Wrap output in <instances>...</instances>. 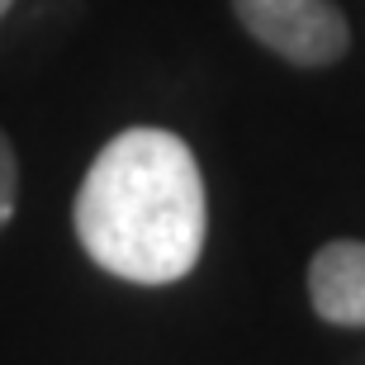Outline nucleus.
Returning <instances> with one entry per match:
<instances>
[{
	"label": "nucleus",
	"instance_id": "obj_1",
	"mask_svg": "<svg viewBox=\"0 0 365 365\" xmlns=\"http://www.w3.org/2000/svg\"><path fill=\"white\" fill-rule=\"evenodd\" d=\"M71 218L95 266L133 284H171L204 252L200 162L166 128H128L91 162Z\"/></svg>",
	"mask_w": 365,
	"mask_h": 365
},
{
	"label": "nucleus",
	"instance_id": "obj_2",
	"mask_svg": "<svg viewBox=\"0 0 365 365\" xmlns=\"http://www.w3.org/2000/svg\"><path fill=\"white\" fill-rule=\"evenodd\" d=\"M242 29L294 67H332L346 53V19L332 0H232Z\"/></svg>",
	"mask_w": 365,
	"mask_h": 365
},
{
	"label": "nucleus",
	"instance_id": "obj_3",
	"mask_svg": "<svg viewBox=\"0 0 365 365\" xmlns=\"http://www.w3.org/2000/svg\"><path fill=\"white\" fill-rule=\"evenodd\" d=\"M309 299L327 323L365 327V242H327L309 266Z\"/></svg>",
	"mask_w": 365,
	"mask_h": 365
},
{
	"label": "nucleus",
	"instance_id": "obj_4",
	"mask_svg": "<svg viewBox=\"0 0 365 365\" xmlns=\"http://www.w3.org/2000/svg\"><path fill=\"white\" fill-rule=\"evenodd\" d=\"M14 195H19V162H14L10 138L0 133V228L14 218Z\"/></svg>",
	"mask_w": 365,
	"mask_h": 365
},
{
	"label": "nucleus",
	"instance_id": "obj_5",
	"mask_svg": "<svg viewBox=\"0 0 365 365\" xmlns=\"http://www.w3.org/2000/svg\"><path fill=\"white\" fill-rule=\"evenodd\" d=\"M10 5H14V0H0V19H5V10H10Z\"/></svg>",
	"mask_w": 365,
	"mask_h": 365
}]
</instances>
